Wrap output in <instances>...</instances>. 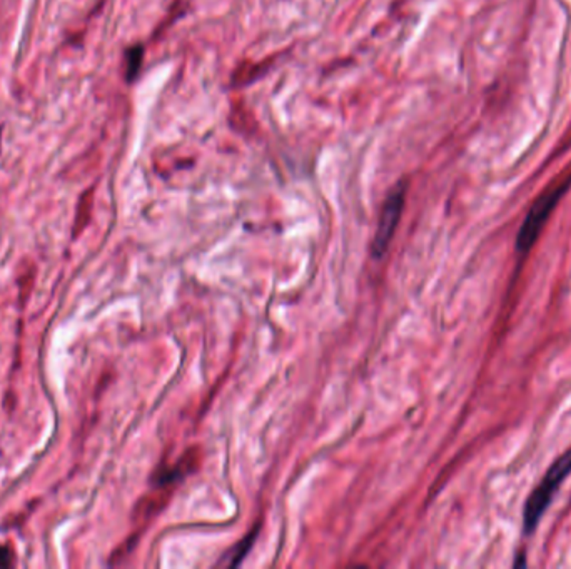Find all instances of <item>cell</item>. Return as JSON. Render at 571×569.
<instances>
[{
	"mask_svg": "<svg viewBox=\"0 0 571 569\" xmlns=\"http://www.w3.org/2000/svg\"><path fill=\"white\" fill-rule=\"evenodd\" d=\"M570 473L571 449H568L565 455L560 456L551 465L546 476L543 477L538 487L527 499L525 511H523V528H525L527 535H530L537 529L545 511L550 506L551 499L555 496L556 489L561 486V483L566 479Z\"/></svg>",
	"mask_w": 571,
	"mask_h": 569,
	"instance_id": "obj_1",
	"label": "cell"
},
{
	"mask_svg": "<svg viewBox=\"0 0 571 569\" xmlns=\"http://www.w3.org/2000/svg\"><path fill=\"white\" fill-rule=\"evenodd\" d=\"M571 186V176L565 177L558 181L556 184L548 187L531 206L528 216L525 219L523 226L518 231L517 238V249L519 252H528L531 246L537 242V239L545 228L546 221L550 219L551 212L555 211L556 204L560 202L561 197L566 194V191Z\"/></svg>",
	"mask_w": 571,
	"mask_h": 569,
	"instance_id": "obj_2",
	"label": "cell"
},
{
	"mask_svg": "<svg viewBox=\"0 0 571 569\" xmlns=\"http://www.w3.org/2000/svg\"><path fill=\"white\" fill-rule=\"evenodd\" d=\"M405 207V186L399 184L396 186L389 196L386 197L385 204L379 214L378 229L374 234L373 254L376 258H383L391 239L395 236L398 222L401 219V212Z\"/></svg>",
	"mask_w": 571,
	"mask_h": 569,
	"instance_id": "obj_3",
	"label": "cell"
},
{
	"mask_svg": "<svg viewBox=\"0 0 571 569\" xmlns=\"http://www.w3.org/2000/svg\"><path fill=\"white\" fill-rule=\"evenodd\" d=\"M141 63H143V49L134 47L133 51H129L127 54V79L129 81H133L139 73Z\"/></svg>",
	"mask_w": 571,
	"mask_h": 569,
	"instance_id": "obj_4",
	"label": "cell"
},
{
	"mask_svg": "<svg viewBox=\"0 0 571 569\" xmlns=\"http://www.w3.org/2000/svg\"><path fill=\"white\" fill-rule=\"evenodd\" d=\"M12 564V553L7 548L0 546V568H9Z\"/></svg>",
	"mask_w": 571,
	"mask_h": 569,
	"instance_id": "obj_5",
	"label": "cell"
}]
</instances>
